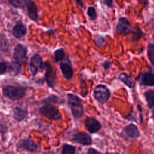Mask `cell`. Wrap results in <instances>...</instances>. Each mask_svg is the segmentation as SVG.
I'll return each mask as SVG.
<instances>
[{
    "label": "cell",
    "instance_id": "cb8c5ba5",
    "mask_svg": "<svg viewBox=\"0 0 154 154\" xmlns=\"http://www.w3.org/2000/svg\"><path fill=\"white\" fill-rule=\"evenodd\" d=\"M147 54L151 64L153 66L154 63V44L153 43H149L147 48Z\"/></svg>",
    "mask_w": 154,
    "mask_h": 154
},
{
    "label": "cell",
    "instance_id": "4316f807",
    "mask_svg": "<svg viewBox=\"0 0 154 154\" xmlns=\"http://www.w3.org/2000/svg\"><path fill=\"white\" fill-rule=\"evenodd\" d=\"M8 50V41L4 35L0 34V52H5Z\"/></svg>",
    "mask_w": 154,
    "mask_h": 154
},
{
    "label": "cell",
    "instance_id": "5b68a950",
    "mask_svg": "<svg viewBox=\"0 0 154 154\" xmlns=\"http://www.w3.org/2000/svg\"><path fill=\"white\" fill-rule=\"evenodd\" d=\"M28 48L26 46L23 44L18 43L17 44L13 52V61L22 65L26 63L28 61Z\"/></svg>",
    "mask_w": 154,
    "mask_h": 154
},
{
    "label": "cell",
    "instance_id": "9a60e30c",
    "mask_svg": "<svg viewBox=\"0 0 154 154\" xmlns=\"http://www.w3.org/2000/svg\"><path fill=\"white\" fill-rule=\"evenodd\" d=\"M27 27L21 21L17 22L11 31L12 35L17 39L22 38L25 36L27 34Z\"/></svg>",
    "mask_w": 154,
    "mask_h": 154
},
{
    "label": "cell",
    "instance_id": "52a82bcc",
    "mask_svg": "<svg viewBox=\"0 0 154 154\" xmlns=\"http://www.w3.org/2000/svg\"><path fill=\"white\" fill-rule=\"evenodd\" d=\"M45 68L44 61L39 54H34L30 58L29 62V70L31 75L35 76L37 73Z\"/></svg>",
    "mask_w": 154,
    "mask_h": 154
},
{
    "label": "cell",
    "instance_id": "83f0119b",
    "mask_svg": "<svg viewBox=\"0 0 154 154\" xmlns=\"http://www.w3.org/2000/svg\"><path fill=\"white\" fill-rule=\"evenodd\" d=\"M143 32L139 26H136L135 31H134V34L132 35V40L134 42L139 41L143 35Z\"/></svg>",
    "mask_w": 154,
    "mask_h": 154
},
{
    "label": "cell",
    "instance_id": "7a4b0ae2",
    "mask_svg": "<svg viewBox=\"0 0 154 154\" xmlns=\"http://www.w3.org/2000/svg\"><path fill=\"white\" fill-rule=\"evenodd\" d=\"M3 96L12 101H16L22 99L26 94V89L18 85H6L2 88Z\"/></svg>",
    "mask_w": 154,
    "mask_h": 154
},
{
    "label": "cell",
    "instance_id": "836d02e7",
    "mask_svg": "<svg viewBox=\"0 0 154 154\" xmlns=\"http://www.w3.org/2000/svg\"><path fill=\"white\" fill-rule=\"evenodd\" d=\"M137 108L138 111L140 113V120L141 122H142L143 120V117L142 116V107H141V106L140 105H138Z\"/></svg>",
    "mask_w": 154,
    "mask_h": 154
},
{
    "label": "cell",
    "instance_id": "3957f363",
    "mask_svg": "<svg viewBox=\"0 0 154 154\" xmlns=\"http://www.w3.org/2000/svg\"><path fill=\"white\" fill-rule=\"evenodd\" d=\"M38 112L42 116L51 120H58L61 119L58 108L53 104L45 103L39 108Z\"/></svg>",
    "mask_w": 154,
    "mask_h": 154
},
{
    "label": "cell",
    "instance_id": "4dcf8cb0",
    "mask_svg": "<svg viewBox=\"0 0 154 154\" xmlns=\"http://www.w3.org/2000/svg\"><path fill=\"white\" fill-rule=\"evenodd\" d=\"M111 62L109 61V60H105L104 61L102 62V66L103 67V68L105 69V70H108L111 68Z\"/></svg>",
    "mask_w": 154,
    "mask_h": 154
},
{
    "label": "cell",
    "instance_id": "603a6c76",
    "mask_svg": "<svg viewBox=\"0 0 154 154\" xmlns=\"http://www.w3.org/2000/svg\"><path fill=\"white\" fill-rule=\"evenodd\" d=\"M60 102V99L59 97L55 95V94H51L47 97L43 99L42 100V102L45 103H48V104H57Z\"/></svg>",
    "mask_w": 154,
    "mask_h": 154
},
{
    "label": "cell",
    "instance_id": "d4e9b609",
    "mask_svg": "<svg viewBox=\"0 0 154 154\" xmlns=\"http://www.w3.org/2000/svg\"><path fill=\"white\" fill-rule=\"evenodd\" d=\"M10 68V62L5 61H0V75H4L7 72L9 73Z\"/></svg>",
    "mask_w": 154,
    "mask_h": 154
},
{
    "label": "cell",
    "instance_id": "1f68e13d",
    "mask_svg": "<svg viewBox=\"0 0 154 154\" xmlns=\"http://www.w3.org/2000/svg\"><path fill=\"white\" fill-rule=\"evenodd\" d=\"M102 2L103 4L105 5L109 8H112L114 7V1L113 0H102Z\"/></svg>",
    "mask_w": 154,
    "mask_h": 154
},
{
    "label": "cell",
    "instance_id": "7c38bea8",
    "mask_svg": "<svg viewBox=\"0 0 154 154\" xmlns=\"http://www.w3.org/2000/svg\"><path fill=\"white\" fill-rule=\"evenodd\" d=\"M16 146L18 149L30 152H35L38 149V145L30 138L20 139L17 143Z\"/></svg>",
    "mask_w": 154,
    "mask_h": 154
},
{
    "label": "cell",
    "instance_id": "7402d4cb",
    "mask_svg": "<svg viewBox=\"0 0 154 154\" xmlns=\"http://www.w3.org/2000/svg\"><path fill=\"white\" fill-rule=\"evenodd\" d=\"M76 152V147L75 146L64 143L63 145L61 154H74Z\"/></svg>",
    "mask_w": 154,
    "mask_h": 154
},
{
    "label": "cell",
    "instance_id": "277c9868",
    "mask_svg": "<svg viewBox=\"0 0 154 154\" xmlns=\"http://www.w3.org/2000/svg\"><path fill=\"white\" fill-rule=\"evenodd\" d=\"M140 132L138 126L134 124L130 123L125 126L120 132V136L128 141H133L139 138Z\"/></svg>",
    "mask_w": 154,
    "mask_h": 154
},
{
    "label": "cell",
    "instance_id": "8992f818",
    "mask_svg": "<svg viewBox=\"0 0 154 154\" xmlns=\"http://www.w3.org/2000/svg\"><path fill=\"white\" fill-rule=\"evenodd\" d=\"M94 99L100 103H105L109 100L111 93L108 87L103 84L97 85L93 90Z\"/></svg>",
    "mask_w": 154,
    "mask_h": 154
},
{
    "label": "cell",
    "instance_id": "2e32d148",
    "mask_svg": "<svg viewBox=\"0 0 154 154\" xmlns=\"http://www.w3.org/2000/svg\"><path fill=\"white\" fill-rule=\"evenodd\" d=\"M28 111L22 105H16L12 111L13 118L17 122L25 120L28 116Z\"/></svg>",
    "mask_w": 154,
    "mask_h": 154
},
{
    "label": "cell",
    "instance_id": "8fae6325",
    "mask_svg": "<svg viewBox=\"0 0 154 154\" xmlns=\"http://www.w3.org/2000/svg\"><path fill=\"white\" fill-rule=\"evenodd\" d=\"M70 141L82 146H90L93 143V140L90 135L83 131L75 133Z\"/></svg>",
    "mask_w": 154,
    "mask_h": 154
},
{
    "label": "cell",
    "instance_id": "484cf974",
    "mask_svg": "<svg viewBox=\"0 0 154 154\" xmlns=\"http://www.w3.org/2000/svg\"><path fill=\"white\" fill-rule=\"evenodd\" d=\"M87 14L91 20H94L97 17L96 8L93 6H88L87 9Z\"/></svg>",
    "mask_w": 154,
    "mask_h": 154
},
{
    "label": "cell",
    "instance_id": "ffe728a7",
    "mask_svg": "<svg viewBox=\"0 0 154 154\" xmlns=\"http://www.w3.org/2000/svg\"><path fill=\"white\" fill-rule=\"evenodd\" d=\"M65 52L63 48L56 49L54 52V60L55 63L60 62L65 58Z\"/></svg>",
    "mask_w": 154,
    "mask_h": 154
},
{
    "label": "cell",
    "instance_id": "5bb4252c",
    "mask_svg": "<svg viewBox=\"0 0 154 154\" xmlns=\"http://www.w3.org/2000/svg\"><path fill=\"white\" fill-rule=\"evenodd\" d=\"M25 8L29 19L35 22H37L38 20V9L35 2L33 0H28Z\"/></svg>",
    "mask_w": 154,
    "mask_h": 154
},
{
    "label": "cell",
    "instance_id": "d590c367",
    "mask_svg": "<svg viewBox=\"0 0 154 154\" xmlns=\"http://www.w3.org/2000/svg\"><path fill=\"white\" fill-rule=\"evenodd\" d=\"M75 1V2L77 4V5H78L79 7L83 8L84 7V3L82 1V0H74Z\"/></svg>",
    "mask_w": 154,
    "mask_h": 154
},
{
    "label": "cell",
    "instance_id": "6da1fadb",
    "mask_svg": "<svg viewBox=\"0 0 154 154\" xmlns=\"http://www.w3.org/2000/svg\"><path fill=\"white\" fill-rule=\"evenodd\" d=\"M67 104L70 109L73 117L76 119H79L82 117L84 114V109L81 99L72 93L67 94Z\"/></svg>",
    "mask_w": 154,
    "mask_h": 154
},
{
    "label": "cell",
    "instance_id": "ba28073f",
    "mask_svg": "<svg viewBox=\"0 0 154 154\" xmlns=\"http://www.w3.org/2000/svg\"><path fill=\"white\" fill-rule=\"evenodd\" d=\"M44 66L45 69V80L49 87L54 88L56 84V76L54 67L48 60L44 62Z\"/></svg>",
    "mask_w": 154,
    "mask_h": 154
},
{
    "label": "cell",
    "instance_id": "4fadbf2b",
    "mask_svg": "<svg viewBox=\"0 0 154 154\" xmlns=\"http://www.w3.org/2000/svg\"><path fill=\"white\" fill-rule=\"evenodd\" d=\"M86 129L91 134H94L100 131L102 128V124L94 117H87L84 122Z\"/></svg>",
    "mask_w": 154,
    "mask_h": 154
},
{
    "label": "cell",
    "instance_id": "d6a6232c",
    "mask_svg": "<svg viewBox=\"0 0 154 154\" xmlns=\"http://www.w3.org/2000/svg\"><path fill=\"white\" fill-rule=\"evenodd\" d=\"M100 152L99 151H98L97 150L95 149L93 147H90L88 149L87 151V153H100Z\"/></svg>",
    "mask_w": 154,
    "mask_h": 154
},
{
    "label": "cell",
    "instance_id": "9c48e42d",
    "mask_svg": "<svg viewBox=\"0 0 154 154\" xmlns=\"http://www.w3.org/2000/svg\"><path fill=\"white\" fill-rule=\"evenodd\" d=\"M132 31L130 21L125 17H119L116 26V32L117 34L127 35Z\"/></svg>",
    "mask_w": 154,
    "mask_h": 154
},
{
    "label": "cell",
    "instance_id": "f546056e",
    "mask_svg": "<svg viewBox=\"0 0 154 154\" xmlns=\"http://www.w3.org/2000/svg\"><path fill=\"white\" fill-rule=\"evenodd\" d=\"M8 130V127L6 125L5 123L2 120H0V134L2 135H4Z\"/></svg>",
    "mask_w": 154,
    "mask_h": 154
},
{
    "label": "cell",
    "instance_id": "ac0fdd59",
    "mask_svg": "<svg viewBox=\"0 0 154 154\" xmlns=\"http://www.w3.org/2000/svg\"><path fill=\"white\" fill-rule=\"evenodd\" d=\"M119 79L122 81L129 88H133L135 86V82L132 77L126 73L122 72L118 75Z\"/></svg>",
    "mask_w": 154,
    "mask_h": 154
},
{
    "label": "cell",
    "instance_id": "d6986e66",
    "mask_svg": "<svg viewBox=\"0 0 154 154\" xmlns=\"http://www.w3.org/2000/svg\"><path fill=\"white\" fill-rule=\"evenodd\" d=\"M144 96L149 108L152 109L154 106V90L153 89L147 90L144 92Z\"/></svg>",
    "mask_w": 154,
    "mask_h": 154
},
{
    "label": "cell",
    "instance_id": "e575fe53",
    "mask_svg": "<svg viewBox=\"0 0 154 154\" xmlns=\"http://www.w3.org/2000/svg\"><path fill=\"white\" fill-rule=\"evenodd\" d=\"M125 119H128V120H132V121H136V119L134 117V115H133V112L131 111V113L130 114H129L127 117H125Z\"/></svg>",
    "mask_w": 154,
    "mask_h": 154
},
{
    "label": "cell",
    "instance_id": "30bf717a",
    "mask_svg": "<svg viewBox=\"0 0 154 154\" xmlns=\"http://www.w3.org/2000/svg\"><path fill=\"white\" fill-rule=\"evenodd\" d=\"M139 84L143 86L153 87L154 86V74L150 70L141 72L136 78Z\"/></svg>",
    "mask_w": 154,
    "mask_h": 154
},
{
    "label": "cell",
    "instance_id": "e0dca14e",
    "mask_svg": "<svg viewBox=\"0 0 154 154\" xmlns=\"http://www.w3.org/2000/svg\"><path fill=\"white\" fill-rule=\"evenodd\" d=\"M68 58L66 62H61L60 63V68L63 77L66 79H71L73 76V70L72 67V63Z\"/></svg>",
    "mask_w": 154,
    "mask_h": 154
},
{
    "label": "cell",
    "instance_id": "8d00e7d4",
    "mask_svg": "<svg viewBox=\"0 0 154 154\" xmlns=\"http://www.w3.org/2000/svg\"><path fill=\"white\" fill-rule=\"evenodd\" d=\"M138 2L144 5H147L149 4V0H138Z\"/></svg>",
    "mask_w": 154,
    "mask_h": 154
},
{
    "label": "cell",
    "instance_id": "44dd1931",
    "mask_svg": "<svg viewBox=\"0 0 154 154\" xmlns=\"http://www.w3.org/2000/svg\"><path fill=\"white\" fill-rule=\"evenodd\" d=\"M28 0H8V3L16 8L24 9Z\"/></svg>",
    "mask_w": 154,
    "mask_h": 154
},
{
    "label": "cell",
    "instance_id": "f1b7e54d",
    "mask_svg": "<svg viewBox=\"0 0 154 154\" xmlns=\"http://www.w3.org/2000/svg\"><path fill=\"white\" fill-rule=\"evenodd\" d=\"M94 42L98 47L102 48L105 45L106 38L101 35H97L94 38Z\"/></svg>",
    "mask_w": 154,
    "mask_h": 154
}]
</instances>
